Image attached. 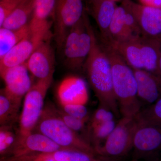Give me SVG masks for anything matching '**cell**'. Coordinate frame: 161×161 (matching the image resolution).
I'll use <instances>...</instances> for the list:
<instances>
[{"label":"cell","mask_w":161,"mask_h":161,"mask_svg":"<svg viewBox=\"0 0 161 161\" xmlns=\"http://www.w3.org/2000/svg\"><path fill=\"white\" fill-rule=\"evenodd\" d=\"M138 126L135 118L122 117L104 143L96 150L98 155L115 159L132 150L133 138Z\"/></svg>","instance_id":"obj_6"},{"label":"cell","mask_w":161,"mask_h":161,"mask_svg":"<svg viewBox=\"0 0 161 161\" xmlns=\"http://www.w3.org/2000/svg\"><path fill=\"white\" fill-rule=\"evenodd\" d=\"M21 103L0 89V127L11 126L18 118Z\"/></svg>","instance_id":"obj_21"},{"label":"cell","mask_w":161,"mask_h":161,"mask_svg":"<svg viewBox=\"0 0 161 161\" xmlns=\"http://www.w3.org/2000/svg\"><path fill=\"white\" fill-rule=\"evenodd\" d=\"M14 148V153L16 158L32 153H49L64 148L54 142L40 132H32L23 136H18Z\"/></svg>","instance_id":"obj_15"},{"label":"cell","mask_w":161,"mask_h":161,"mask_svg":"<svg viewBox=\"0 0 161 161\" xmlns=\"http://www.w3.org/2000/svg\"><path fill=\"white\" fill-rule=\"evenodd\" d=\"M119 1V0H117V1Z\"/></svg>","instance_id":"obj_39"},{"label":"cell","mask_w":161,"mask_h":161,"mask_svg":"<svg viewBox=\"0 0 161 161\" xmlns=\"http://www.w3.org/2000/svg\"><path fill=\"white\" fill-rule=\"evenodd\" d=\"M132 69L136 80L137 97L142 108L161 98V76L146 70Z\"/></svg>","instance_id":"obj_16"},{"label":"cell","mask_w":161,"mask_h":161,"mask_svg":"<svg viewBox=\"0 0 161 161\" xmlns=\"http://www.w3.org/2000/svg\"><path fill=\"white\" fill-rule=\"evenodd\" d=\"M33 132L45 135L61 148L77 149L98 155L88 142L64 123L53 106L44 107Z\"/></svg>","instance_id":"obj_4"},{"label":"cell","mask_w":161,"mask_h":161,"mask_svg":"<svg viewBox=\"0 0 161 161\" xmlns=\"http://www.w3.org/2000/svg\"><path fill=\"white\" fill-rule=\"evenodd\" d=\"M30 34L29 26L13 31L0 28V60L18 43Z\"/></svg>","instance_id":"obj_22"},{"label":"cell","mask_w":161,"mask_h":161,"mask_svg":"<svg viewBox=\"0 0 161 161\" xmlns=\"http://www.w3.org/2000/svg\"><path fill=\"white\" fill-rule=\"evenodd\" d=\"M56 111L61 119L63 120L70 129L78 133V132L84 131L86 121L75 118L71 115L66 114L63 110L56 108Z\"/></svg>","instance_id":"obj_28"},{"label":"cell","mask_w":161,"mask_h":161,"mask_svg":"<svg viewBox=\"0 0 161 161\" xmlns=\"http://www.w3.org/2000/svg\"><path fill=\"white\" fill-rule=\"evenodd\" d=\"M142 5L161 9V0H139Z\"/></svg>","instance_id":"obj_31"},{"label":"cell","mask_w":161,"mask_h":161,"mask_svg":"<svg viewBox=\"0 0 161 161\" xmlns=\"http://www.w3.org/2000/svg\"><path fill=\"white\" fill-rule=\"evenodd\" d=\"M100 44L111 64L113 91L120 114L122 117L135 118L142 107L137 97L133 70L110 45L102 41Z\"/></svg>","instance_id":"obj_2"},{"label":"cell","mask_w":161,"mask_h":161,"mask_svg":"<svg viewBox=\"0 0 161 161\" xmlns=\"http://www.w3.org/2000/svg\"><path fill=\"white\" fill-rule=\"evenodd\" d=\"M126 6L134 16L141 35L158 39L161 37V9L136 4L131 0H124Z\"/></svg>","instance_id":"obj_10"},{"label":"cell","mask_w":161,"mask_h":161,"mask_svg":"<svg viewBox=\"0 0 161 161\" xmlns=\"http://www.w3.org/2000/svg\"><path fill=\"white\" fill-rule=\"evenodd\" d=\"M116 124L114 119L98 125L89 130L88 133H90L93 147L95 151L102 145L103 143H104L115 128Z\"/></svg>","instance_id":"obj_25"},{"label":"cell","mask_w":161,"mask_h":161,"mask_svg":"<svg viewBox=\"0 0 161 161\" xmlns=\"http://www.w3.org/2000/svg\"><path fill=\"white\" fill-rule=\"evenodd\" d=\"M125 8L122 5L116 6L110 23V39L107 41L126 42L138 36H134L127 28L125 23Z\"/></svg>","instance_id":"obj_20"},{"label":"cell","mask_w":161,"mask_h":161,"mask_svg":"<svg viewBox=\"0 0 161 161\" xmlns=\"http://www.w3.org/2000/svg\"><path fill=\"white\" fill-rule=\"evenodd\" d=\"M101 40L115 50L132 68L161 76L158 68L161 43L158 39L140 36L126 42Z\"/></svg>","instance_id":"obj_3"},{"label":"cell","mask_w":161,"mask_h":161,"mask_svg":"<svg viewBox=\"0 0 161 161\" xmlns=\"http://www.w3.org/2000/svg\"><path fill=\"white\" fill-rule=\"evenodd\" d=\"M158 40H159V41H160V43H161V37L158 38Z\"/></svg>","instance_id":"obj_36"},{"label":"cell","mask_w":161,"mask_h":161,"mask_svg":"<svg viewBox=\"0 0 161 161\" xmlns=\"http://www.w3.org/2000/svg\"><path fill=\"white\" fill-rule=\"evenodd\" d=\"M90 24L85 13L67 35L61 51L64 64L69 69L78 70L84 65L92 47Z\"/></svg>","instance_id":"obj_5"},{"label":"cell","mask_w":161,"mask_h":161,"mask_svg":"<svg viewBox=\"0 0 161 161\" xmlns=\"http://www.w3.org/2000/svg\"><path fill=\"white\" fill-rule=\"evenodd\" d=\"M92 47L84 68L99 106L112 111L115 116L120 114L112 84V68L109 60L90 24Z\"/></svg>","instance_id":"obj_1"},{"label":"cell","mask_w":161,"mask_h":161,"mask_svg":"<svg viewBox=\"0 0 161 161\" xmlns=\"http://www.w3.org/2000/svg\"><path fill=\"white\" fill-rule=\"evenodd\" d=\"M132 159L148 161L161 155V127L138 123L134 134Z\"/></svg>","instance_id":"obj_9"},{"label":"cell","mask_w":161,"mask_h":161,"mask_svg":"<svg viewBox=\"0 0 161 161\" xmlns=\"http://www.w3.org/2000/svg\"><path fill=\"white\" fill-rule=\"evenodd\" d=\"M62 110L70 115L87 122L89 120V112L85 105L81 104H67L62 106Z\"/></svg>","instance_id":"obj_29"},{"label":"cell","mask_w":161,"mask_h":161,"mask_svg":"<svg viewBox=\"0 0 161 161\" xmlns=\"http://www.w3.org/2000/svg\"><path fill=\"white\" fill-rule=\"evenodd\" d=\"M57 0H34L32 15L29 24L30 34L42 41L50 39L51 23Z\"/></svg>","instance_id":"obj_12"},{"label":"cell","mask_w":161,"mask_h":161,"mask_svg":"<svg viewBox=\"0 0 161 161\" xmlns=\"http://www.w3.org/2000/svg\"><path fill=\"white\" fill-rule=\"evenodd\" d=\"M115 116L112 111L103 107L99 106L97 109L95 110L91 118H90V125L88 132L89 130L98 125L114 120Z\"/></svg>","instance_id":"obj_27"},{"label":"cell","mask_w":161,"mask_h":161,"mask_svg":"<svg viewBox=\"0 0 161 161\" xmlns=\"http://www.w3.org/2000/svg\"><path fill=\"white\" fill-rule=\"evenodd\" d=\"M44 154L53 159L55 161H102L105 158L82 150L68 148Z\"/></svg>","instance_id":"obj_23"},{"label":"cell","mask_w":161,"mask_h":161,"mask_svg":"<svg viewBox=\"0 0 161 161\" xmlns=\"http://www.w3.org/2000/svg\"><path fill=\"white\" fill-rule=\"evenodd\" d=\"M135 118L138 124L161 127V98L142 108Z\"/></svg>","instance_id":"obj_24"},{"label":"cell","mask_w":161,"mask_h":161,"mask_svg":"<svg viewBox=\"0 0 161 161\" xmlns=\"http://www.w3.org/2000/svg\"><path fill=\"white\" fill-rule=\"evenodd\" d=\"M26 63L6 69L0 75L7 94L19 103L29 91L32 82Z\"/></svg>","instance_id":"obj_13"},{"label":"cell","mask_w":161,"mask_h":161,"mask_svg":"<svg viewBox=\"0 0 161 161\" xmlns=\"http://www.w3.org/2000/svg\"><path fill=\"white\" fill-rule=\"evenodd\" d=\"M147 161H161L160 158H157L152 159L150 160Z\"/></svg>","instance_id":"obj_35"},{"label":"cell","mask_w":161,"mask_h":161,"mask_svg":"<svg viewBox=\"0 0 161 161\" xmlns=\"http://www.w3.org/2000/svg\"><path fill=\"white\" fill-rule=\"evenodd\" d=\"M29 159L33 161H55L53 159L45 155L44 153H40L37 155L29 156Z\"/></svg>","instance_id":"obj_32"},{"label":"cell","mask_w":161,"mask_h":161,"mask_svg":"<svg viewBox=\"0 0 161 161\" xmlns=\"http://www.w3.org/2000/svg\"><path fill=\"white\" fill-rule=\"evenodd\" d=\"M42 42L30 34L20 40L0 60V75L8 69L26 63L36 47Z\"/></svg>","instance_id":"obj_17"},{"label":"cell","mask_w":161,"mask_h":161,"mask_svg":"<svg viewBox=\"0 0 161 161\" xmlns=\"http://www.w3.org/2000/svg\"><path fill=\"white\" fill-rule=\"evenodd\" d=\"M25 0H0V28L8 15L20 3Z\"/></svg>","instance_id":"obj_30"},{"label":"cell","mask_w":161,"mask_h":161,"mask_svg":"<svg viewBox=\"0 0 161 161\" xmlns=\"http://www.w3.org/2000/svg\"><path fill=\"white\" fill-rule=\"evenodd\" d=\"M158 68L159 70L160 73V74L161 75V51L160 54L159 58Z\"/></svg>","instance_id":"obj_33"},{"label":"cell","mask_w":161,"mask_h":161,"mask_svg":"<svg viewBox=\"0 0 161 161\" xmlns=\"http://www.w3.org/2000/svg\"><path fill=\"white\" fill-rule=\"evenodd\" d=\"M50 39L41 42L26 62L30 73L37 80L53 79L55 55Z\"/></svg>","instance_id":"obj_11"},{"label":"cell","mask_w":161,"mask_h":161,"mask_svg":"<svg viewBox=\"0 0 161 161\" xmlns=\"http://www.w3.org/2000/svg\"><path fill=\"white\" fill-rule=\"evenodd\" d=\"M102 161H117V159H115L108 158H105Z\"/></svg>","instance_id":"obj_34"},{"label":"cell","mask_w":161,"mask_h":161,"mask_svg":"<svg viewBox=\"0 0 161 161\" xmlns=\"http://www.w3.org/2000/svg\"><path fill=\"white\" fill-rule=\"evenodd\" d=\"M116 6L112 0H91V13L100 30L101 40L110 39L109 26Z\"/></svg>","instance_id":"obj_18"},{"label":"cell","mask_w":161,"mask_h":161,"mask_svg":"<svg viewBox=\"0 0 161 161\" xmlns=\"http://www.w3.org/2000/svg\"><path fill=\"white\" fill-rule=\"evenodd\" d=\"M85 11L82 0H57L54 14V36L61 51L70 30L83 17Z\"/></svg>","instance_id":"obj_8"},{"label":"cell","mask_w":161,"mask_h":161,"mask_svg":"<svg viewBox=\"0 0 161 161\" xmlns=\"http://www.w3.org/2000/svg\"><path fill=\"white\" fill-rule=\"evenodd\" d=\"M53 79L37 80L24 96L18 136L27 135L34 130L44 108V99Z\"/></svg>","instance_id":"obj_7"},{"label":"cell","mask_w":161,"mask_h":161,"mask_svg":"<svg viewBox=\"0 0 161 161\" xmlns=\"http://www.w3.org/2000/svg\"><path fill=\"white\" fill-rule=\"evenodd\" d=\"M112 1H115H115H117V0H112Z\"/></svg>","instance_id":"obj_38"},{"label":"cell","mask_w":161,"mask_h":161,"mask_svg":"<svg viewBox=\"0 0 161 161\" xmlns=\"http://www.w3.org/2000/svg\"><path fill=\"white\" fill-rule=\"evenodd\" d=\"M33 8L34 0H25L8 15L3 27L16 31L28 26L32 15Z\"/></svg>","instance_id":"obj_19"},{"label":"cell","mask_w":161,"mask_h":161,"mask_svg":"<svg viewBox=\"0 0 161 161\" xmlns=\"http://www.w3.org/2000/svg\"><path fill=\"white\" fill-rule=\"evenodd\" d=\"M131 161H139V160H137L136 159H132V160Z\"/></svg>","instance_id":"obj_37"},{"label":"cell","mask_w":161,"mask_h":161,"mask_svg":"<svg viewBox=\"0 0 161 161\" xmlns=\"http://www.w3.org/2000/svg\"><path fill=\"white\" fill-rule=\"evenodd\" d=\"M57 93L61 106L67 104L86 105L89 100L86 82L76 75H69L64 78L58 85Z\"/></svg>","instance_id":"obj_14"},{"label":"cell","mask_w":161,"mask_h":161,"mask_svg":"<svg viewBox=\"0 0 161 161\" xmlns=\"http://www.w3.org/2000/svg\"><path fill=\"white\" fill-rule=\"evenodd\" d=\"M17 137L11 126L0 127V154L13 148Z\"/></svg>","instance_id":"obj_26"}]
</instances>
